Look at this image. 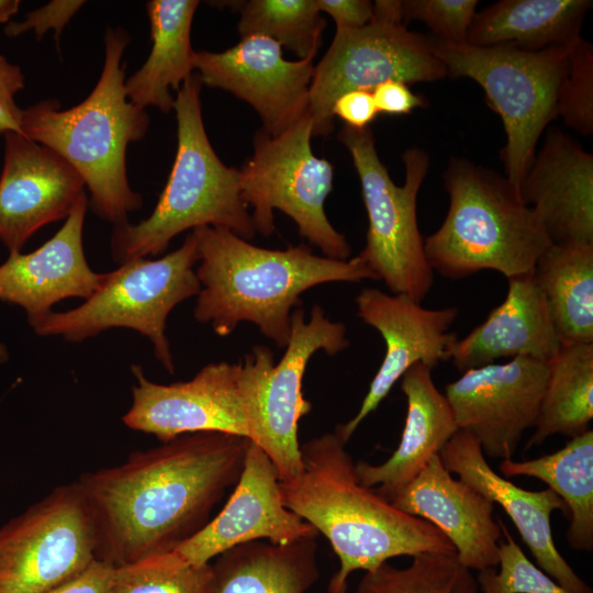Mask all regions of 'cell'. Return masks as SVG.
<instances>
[{"mask_svg":"<svg viewBox=\"0 0 593 593\" xmlns=\"http://www.w3.org/2000/svg\"><path fill=\"white\" fill-rule=\"evenodd\" d=\"M251 440L204 432L135 451L123 463L76 481L96 538L113 567L174 551L211 519L240 475Z\"/></svg>","mask_w":593,"mask_h":593,"instance_id":"cell-1","label":"cell"},{"mask_svg":"<svg viewBox=\"0 0 593 593\" xmlns=\"http://www.w3.org/2000/svg\"><path fill=\"white\" fill-rule=\"evenodd\" d=\"M346 443L334 432L301 445V474L279 482L282 503L326 537L339 568L327 593H346L349 575L398 556L456 553L429 522L395 508L357 478Z\"/></svg>","mask_w":593,"mask_h":593,"instance_id":"cell-2","label":"cell"},{"mask_svg":"<svg viewBox=\"0 0 593 593\" xmlns=\"http://www.w3.org/2000/svg\"><path fill=\"white\" fill-rule=\"evenodd\" d=\"M192 233L201 284L194 317L220 336L249 322L276 346L286 348L291 310L300 305L301 293L326 282L378 280L357 256L346 260L317 256L304 244L262 248L223 227L201 226Z\"/></svg>","mask_w":593,"mask_h":593,"instance_id":"cell-3","label":"cell"},{"mask_svg":"<svg viewBox=\"0 0 593 593\" xmlns=\"http://www.w3.org/2000/svg\"><path fill=\"white\" fill-rule=\"evenodd\" d=\"M104 40V65L91 93L68 110L54 100L21 110L20 131L68 161L88 187L93 211L118 226L128 223L127 214L142 205L128 186L125 154L130 142L145 135L149 119L126 96L121 59L127 33L109 29Z\"/></svg>","mask_w":593,"mask_h":593,"instance_id":"cell-4","label":"cell"},{"mask_svg":"<svg viewBox=\"0 0 593 593\" xmlns=\"http://www.w3.org/2000/svg\"><path fill=\"white\" fill-rule=\"evenodd\" d=\"M449 208L424 240L429 266L450 280L494 270L506 279L530 273L551 242L506 177L451 157L443 175Z\"/></svg>","mask_w":593,"mask_h":593,"instance_id":"cell-5","label":"cell"},{"mask_svg":"<svg viewBox=\"0 0 593 593\" xmlns=\"http://www.w3.org/2000/svg\"><path fill=\"white\" fill-rule=\"evenodd\" d=\"M201 87L191 75L177 91V153L153 213L138 224L114 227L111 253L120 265L165 251L171 238L189 228L223 227L246 240L256 234L242 197L239 169L222 163L205 133Z\"/></svg>","mask_w":593,"mask_h":593,"instance_id":"cell-6","label":"cell"},{"mask_svg":"<svg viewBox=\"0 0 593 593\" xmlns=\"http://www.w3.org/2000/svg\"><path fill=\"white\" fill-rule=\"evenodd\" d=\"M429 38L447 76L474 80L500 115L506 133L501 150L505 177L519 192L541 134L557 119L570 46L533 52L511 45H455L433 35Z\"/></svg>","mask_w":593,"mask_h":593,"instance_id":"cell-7","label":"cell"},{"mask_svg":"<svg viewBox=\"0 0 593 593\" xmlns=\"http://www.w3.org/2000/svg\"><path fill=\"white\" fill-rule=\"evenodd\" d=\"M273 366V353L261 345L253 347L238 363H209L191 380L170 384L148 380L142 367L134 365L133 402L122 421L163 443L204 432L254 441L262 392Z\"/></svg>","mask_w":593,"mask_h":593,"instance_id":"cell-8","label":"cell"},{"mask_svg":"<svg viewBox=\"0 0 593 593\" xmlns=\"http://www.w3.org/2000/svg\"><path fill=\"white\" fill-rule=\"evenodd\" d=\"M197 261L198 243L190 233L178 249L159 259H131L103 273L97 290L81 305L52 312L33 329L41 336L81 342L112 327L131 328L148 337L156 359L174 373L166 321L176 305L199 294Z\"/></svg>","mask_w":593,"mask_h":593,"instance_id":"cell-9","label":"cell"},{"mask_svg":"<svg viewBox=\"0 0 593 593\" xmlns=\"http://www.w3.org/2000/svg\"><path fill=\"white\" fill-rule=\"evenodd\" d=\"M338 139L353 158L368 216L366 244L357 257L393 294L422 303L434 284L416 216L417 194L429 168V155L417 147L405 150V181L396 186L379 158L369 127L345 125Z\"/></svg>","mask_w":593,"mask_h":593,"instance_id":"cell-10","label":"cell"},{"mask_svg":"<svg viewBox=\"0 0 593 593\" xmlns=\"http://www.w3.org/2000/svg\"><path fill=\"white\" fill-rule=\"evenodd\" d=\"M313 121L309 112L279 135L260 128L254 136V153L239 169L240 192L253 206L256 232H275L273 210L290 216L299 234L326 257L346 260L351 246L328 221L324 204L333 189L334 167L314 155Z\"/></svg>","mask_w":593,"mask_h":593,"instance_id":"cell-11","label":"cell"},{"mask_svg":"<svg viewBox=\"0 0 593 593\" xmlns=\"http://www.w3.org/2000/svg\"><path fill=\"white\" fill-rule=\"evenodd\" d=\"M447 76L432 49L429 36L405 24L371 20L357 30H336L323 58L314 66L307 110L313 136L334 130L335 100L353 90L372 91L387 80L429 82Z\"/></svg>","mask_w":593,"mask_h":593,"instance_id":"cell-12","label":"cell"},{"mask_svg":"<svg viewBox=\"0 0 593 593\" xmlns=\"http://www.w3.org/2000/svg\"><path fill=\"white\" fill-rule=\"evenodd\" d=\"M96 559L79 486L63 484L0 527V593H46Z\"/></svg>","mask_w":593,"mask_h":593,"instance_id":"cell-13","label":"cell"},{"mask_svg":"<svg viewBox=\"0 0 593 593\" xmlns=\"http://www.w3.org/2000/svg\"><path fill=\"white\" fill-rule=\"evenodd\" d=\"M548 379V363L516 357L465 371L445 396L459 429L486 456L511 459L524 432L534 427Z\"/></svg>","mask_w":593,"mask_h":593,"instance_id":"cell-14","label":"cell"},{"mask_svg":"<svg viewBox=\"0 0 593 593\" xmlns=\"http://www.w3.org/2000/svg\"><path fill=\"white\" fill-rule=\"evenodd\" d=\"M314 58L287 60L279 43L249 35L221 53L195 52L194 69L202 85L249 103L262 121L261 128L276 136L307 111Z\"/></svg>","mask_w":593,"mask_h":593,"instance_id":"cell-15","label":"cell"},{"mask_svg":"<svg viewBox=\"0 0 593 593\" xmlns=\"http://www.w3.org/2000/svg\"><path fill=\"white\" fill-rule=\"evenodd\" d=\"M356 304L358 316L381 334L385 354L357 414L335 428L345 443L412 366L421 362L433 369L451 359L458 339L450 332L457 307L426 309L407 295L374 288L363 289Z\"/></svg>","mask_w":593,"mask_h":593,"instance_id":"cell-16","label":"cell"},{"mask_svg":"<svg viewBox=\"0 0 593 593\" xmlns=\"http://www.w3.org/2000/svg\"><path fill=\"white\" fill-rule=\"evenodd\" d=\"M349 345L346 326L332 322L320 305L311 309L305 321L302 307L291 312V333L286 351L269 373L260 402L255 443L269 457L282 482L302 472L299 421L312 405L304 398L302 381L310 358L317 350L334 356Z\"/></svg>","mask_w":593,"mask_h":593,"instance_id":"cell-17","label":"cell"},{"mask_svg":"<svg viewBox=\"0 0 593 593\" xmlns=\"http://www.w3.org/2000/svg\"><path fill=\"white\" fill-rule=\"evenodd\" d=\"M276 467L250 443L240 475L224 507L175 551L194 566H204L226 550L255 540L286 545L317 536L316 529L284 506Z\"/></svg>","mask_w":593,"mask_h":593,"instance_id":"cell-18","label":"cell"},{"mask_svg":"<svg viewBox=\"0 0 593 593\" xmlns=\"http://www.w3.org/2000/svg\"><path fill=\"white\" fill-rule=\"evenodd\" d=\"M0 177V239L20 251L41 227L68 216L85 181L60 155L16 132L4 133Z\"/></svg>","mask_w":593,"mask_h":593,"instance_id":"cell-19","label":"cell"},{"mask_svg":"<svg viewBox=\"0 0 593 593\" xmlns=\"http://www.w3.org/2000/svg\"><path fill=\"white\" fill-rule=\"evenodd\" d=\"M449 472L473 486L511 517L539 568L571 593H592L556 548L550 516L556 510L569 517L566 503L551 490L528 491L496 473L478 440L458 429L439 452Z\"/></svg>","mask_w":593,"mask_h":593,"instance_id":"cell-20","label":"cell"},{"mask_svg":"<svg viewBox=\"0 0 593 593\" xmlns=\"http://www.w3.org/2000/svg\"><path fill=\"white\" fill-rule=\"evenodd\" d=\"M395 508L436 526L470 570L499 564L502 529L494 503L460 479H454L435 455L409 483L384 499Z\"/></svg>","mask_w":593,"mask_h":593,"instance_id":"cell-21","label":"cell"},{"mask_svg":"<svg viewBox=\"0 0 593 593\" xmlns=\"http://www.w3.org/2000/svg\"><path fill=\"white\" fill-rule=\"evenodd\" d=\"M519 195L551 244H593V156L560 128L547 131Z\"/></svg>","mask_w":593,"mask_h":593,"instance_id":"cell-22","label":"cell"},{"mask_svg":"<svg viewBox=\"0 0 593 593\" xmlns=\"http://www.w3.org/2000/svg\"><path fill=\"white\" fill-rule=\"evenodd\" d=\"M87 197L82 195L61 228L30 254L10 253L0 266V300L23 307L34 328L52 306L68 298L88 299L103 273L89 267L82 246Z\"/></svg>","mask_w":593,"mask_h":593,"instance_id":"cell-23","label":"cell"},{"mask_svg":"<svg viewBox=\"0 0 593 593\" xmlns=\"http://www.w3.org/2000/svg\"><path fill=\"white\" fill-rule=\"evenodd\" d=\"M504 301L451 350L455 367L465 372L506 357L549 362L561 348L547 300L530 273L507 279Z\"/></svg>","mask_w":593,"mask_h":593,"instance_id":"cell-24","label":"cell"},{"mask_svg":"<svg viewBox=\"0 0 593 593\" xmlns=\"http://www.w3.org/2000/svg\"><path fill=\"white\" fill-rule=\"evenodd\" d=\"M407 414L401 441L380 463H355L358 480L383 499L409 483L459 429L445 394L438 391L432 369L417 362L401 378Z\"/></svg>","mask_w":593,"mask_h":593,"instance_id":"cell-25","label":"cell"},{"mask_svg":"<svg viewBox=\"0 0 593 593\" xmlns=\"http://www.w3.org/2000/svg\"><path fill=\"white\" fill-rule=\"evenodd\" d=\"M317 536L286 545L255 540L217 556L209 593H305L318 579Z\"/></svg>","mask_w":593,"mask_h":593,"instance_id":"cell-26","label":"cell"},{"mask_svg":"<svg viewBox=\"0 0 593 593\" xmlns=\"http://www.w3.org/2000/svg\"><path fill=\"white\" fill-rule=\"evenodd\" d=\"M592 4L591 0H501L475 13L467 44L533 52L569 47L581 37Z\"/></svg>","mask_w":593,"mask_h":593,"instance_id":"cell-27","label":"cell"},{"mask_svg":"<svg viewBox=\"0 0 593 593\" xmlns=\"http://www.w3.org/2000/svg\"><path fill=\"white\" fill-rule=\"evenodd\" d=\"M197 0H152L146 3L153 46L145 64L125 81L127 99L138 108L174 109L170 88L179 90L192 75L191 24Z\"/></svg>","mask_w":593,"mask_h":593,"instance_id":"cell-28","label":"cell"},{"mask_svg":"<svg viewBox=\"0 0 593 593\" xmlns=\"http://www.w3.org/2000/svg\"><path fill=\"white\" fill-rule=\"evenodd\" d=\"M534 278L561 345L593 344V244H551L538 258Z\"/></svg>","mask_w":593,"mask_h":593,"instance_id":"cell-29","label":"cell"},{"mask_svg":"<svg viewBox=\"0 0 593 593\" xmlns=\"http://www.w3.org/2000/svg\"><path fill=\"white\" fill-rule=\"evenodd\" d=\"M504 477L527 475L548 484L567 505L570 526L567 539L578 550L593 548V430L572 437L564 447L525 461L503 459Z\"/></svg>","mask_w":593,"mask_h":593,"instance_id":"cell-30","label":"cell"},{"mask_svg":"<svg viewBox=\"0 0 593 593\" xmlns=\"http://www.w3.org/2000/svg\"><path fill=\"white\" fill-rule=\"evenodd\" d=\"M593 418V344L561 345L548 362V379L525 450L549 436H578L590 429Z\"/></svg>","mask_w":593,"mask_h":593,"instance_id":"cell-31","label":"cell"},{"mask_svg":"<svg viewBox=\"0 0 593 593\" xmlns=\"http://www.w3.org/2000/svg\"><path fill=\"white\" fill-rule=\"evenodd\" d=\"M242 37L261 35L288 48L298 59L316 56L326 21L316 0H249L239 2Z\"/></svg>","mask_w":593,"mask_h":593,"instance_id":"cell-32","label":"cell"},{"mask_svg":"<svg viewBox=\"0 0 593 593\" xmlns=\"http://www.w3.org/2000/svg\"><path fill=\"white\" fill-rule=\"evenodd\" d=\"M357 593H479V585L456 553H421L405 568L387 561L367 571Z\"/></svg>","mask_w":593,"mask_h":593,"instance_id":"cell-33","label":"cell"},{"mask_svg":"<svg viewBox=\"0 0 593 593\" xmlns=\"http://www.w3.org/2000/svg\"><path fill=\"white\" fill-rule=\"evenodd\" d=\"M211 563L194 566L177 551L114 567L109 593H209Z\"/></svg>","mask_w":593,"mask_h":593,"instance_id":"cell-34","label":"cell"},{"mask_svg":"<svg viewBox=\"0 0 593 593\" xmlns=\"http://www.w3.org/2000/svg\"><path fill=\"white\" fill-rule=\"evenodd\" d=\"M497 521L505 537L499 544L500 570L479 571L477 582L482 593H571L529 561L504 523Z\"/></svg>","mask_w":593,"mask_h":593,"instance_id":"cell-35","label":"cell"},{"mask_svg":"<svg viewBox=\"0 0 593 593\" xmlns=\"http://www.w3.org/2000/svg\"><path fill=\"white\" fill-rule=\"evenodd\" d=\"M577 133H593V47L580 37L569 47V67L560 89L557 118Z\"/></svg>","mask_w":593,"mask_h":593,"instance_id":"cell-36","label":"cell"},{"mask_svg":"<svg viewBox=\"0 0 593 593\" xmlns=\"http://www.w3.org/2000/svg\"><path fill=\"white\" fill-rule=\"evenodd\" d=\"M477 0H404L403 22H424L433 36L455 45L467 44V35L475 15Z\"/></svg>","mask_w":593,"mask_h":593,"instance_id":"cell-37","label":"cell"},{"mask_svg":"<svg viewBox=\"0 0 593 593\" xmlns=\"http://www.w3.org/2000/svg\"><path fill=\"white\" fill-rule=\"evenodd\" d=\"M82 4V1H52L49 4L30 12L24 22L9 23L5 33L9 36H16L29 30H34L36 37L41 38L48 29H54L56 37H58L63 27Z\"/></svg>","mask_w":593,"mask_h":593,"instance_id":"cell-38","label":"cell"},{"mask_svg":"<svg viewBox=\"0 0 593 593\" xmlns=\"http://www.w3.org/2000/svg\"><path fill=\"white\" fill-rule=\"evenodd\" d=\"M24 87V76L19 66L0 55V134L20 131L21 109L15 104V93Z\"/></svg>","mask_w":593,"mask_h":593,"instance_id":"cell-39","label":"cell"},{"mask_svg":"<svg viewBox=\"0 0 593 593\" xmlns=\"http://www.w3.org/2000/svg\"><path fill=\"white\" fill-rule=\"evenodd\" d=\"M333 116L345 122L346 126L362 130L377 118L378 110L371 91L353 90L339 96L332 108Z\"/></svg>","mask_w":593,"mask_h":593,"instance_id":"cell-40","label":"cell"},{"mask_svg":"<svg viewBox=\"0 0 593 593\" xmlns=\"http://www.w3.org/2000/svg\"><path fill=\"white\" fill-rule=\"evenodd\" d=\"M371 92L378 113L402 115L425 105V100L413 93L409 85L400 80H387Z\"/></svg>","mask_w":593,"mask_h":593,"instance_id":"cell-41","label":"cell"},{"mask_svg":"<svg viewBox=\"0 0 593 593\" xmlns=\"http://www.w3.org/2000/svg\"><path fill=\"white\" fill-rule=\"evenodd\" d=\"M317 8L333 18L336 30H357L372 20V2L368 0H316Z\"/></svg>","mask_w":593,"mask_h":593,"instance_id":"cell-42","label":"cell"},{"mask_svg":"<svg viewBox=\"0 0 593 593\" xmlns=\"http://www.w3.org/2000/svg\"><path fill=\"white\" fill-rule=\"evenodd\" d=\"M113 568L96 559L83 571L46 593H109Z\"/></svg>","mask_w":593,"mask_h":593,"instance_id":"cell-43","label":"cell"},{"mask_svg":"<svg viewBox=\"0 0 593 593\" xmlns=\"http://www.w3.org/2000/svg\"><path fill=\"white\" fill-rule=\"evenodd\" d=\"M372 20L402 23V1L400 0H377L372 3Z\"/></svg>","mask_w":593,"mask_h":593,"instance_id":"cell-44","label":"cell"},{"mask_svg":"<svg viewBox=\"0 0 593 593\" xmlns=\"http://www.w3.org/2000/svg\"><path fill=\"white\" fill-rule=\"evenodd\" d=\"M18 0H0V23L7 22L19 9Z\"/></svg>","mask_w":593,"mask_h":593,"instance_id":"cell-45","label":"cell"}]
</instances>
